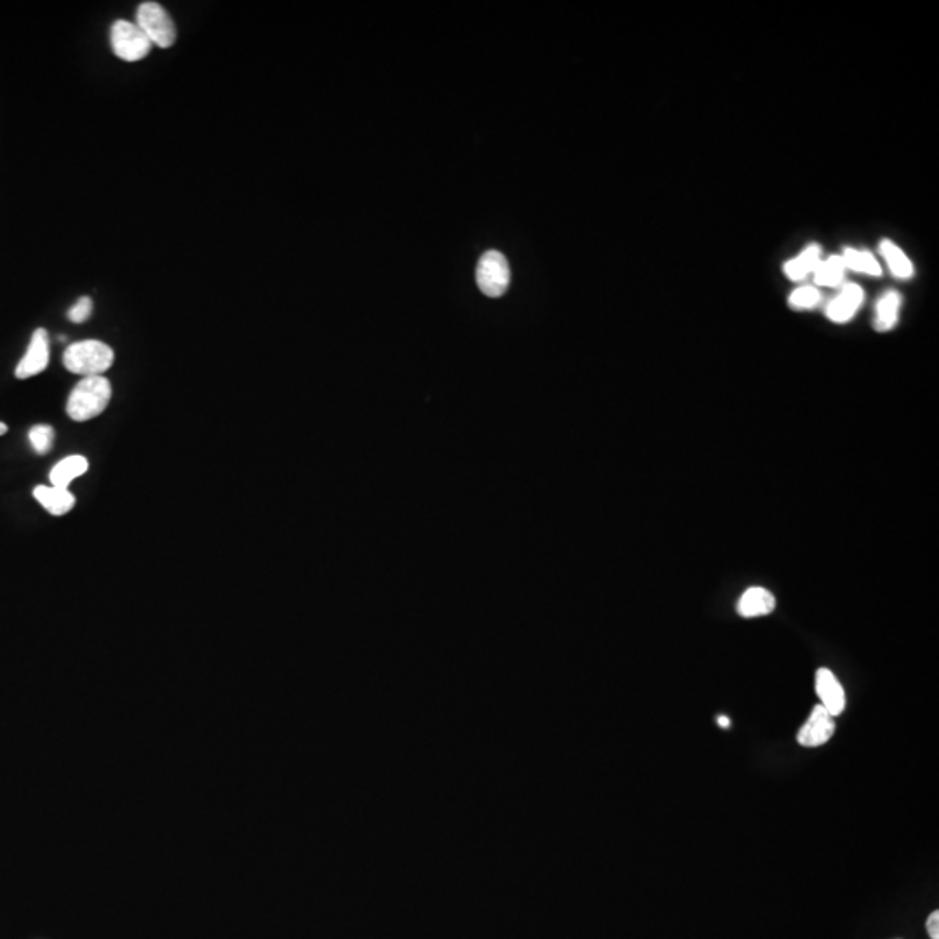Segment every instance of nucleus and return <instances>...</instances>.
Instances as JSON below:
<instances>
[{"label":"nucleus","mask_w":939,"mask_h":939,"mask_svg":"<svg viewBox=\"0 0 939 939\" xmlns=\"http://www.w3.org/2000/svg\"><path fill=\"white\" fill-rule=\"evenodd\" d=\"M477 284L489 298H500L510 286V267L503 254L487 251L477 265Z\"/></svg>","instance_id":"5"},{"label":"nucleus","mask_w":939,"mask_h":939,"mask_svg":"<svg viewBox=\"0 0 939 939\" xmlns=\"http://www.w3.org/2000/svg\"><path fill=\"white\" fill-rule=\"evenodd\" d=\"M719 726H720V727H729V719H726V717H720V719H719Z\"/></svg>","instance_id":"22"},{"label":"nucleus","mask_w":939,"mask_h":939,"mask_svg":"<svg viewBox=\"0 0 939 939\" xmlns=\"http://www.w3.org/2000/svg\"><path fill=\"white\" fill-rule=\"evenodd\" d=\"M840 256L846 263L847 272L853 270L856 274L868 275V277H880L882 275V265L875 258V254L870 253V251L846 247Z\"/></svg>","instance_id":"17"},{"label":"nucleus","mask_w":939,"mask_h":939,"mask_svg":"<svg viewBox=\"0 0 939 939\" xmlns=\"http://www.w3.org/2000/svg\"><path fill=\"white\" fill-rule=\"evenodd\" d=\"M847 267L842 256L835 254L826 260H821L820 265L814 272V286L818 287H842L846 284Z\"/></svg>","instance_id":"15"},{"label":"nucleus","mask_w":939,"mask_h":939,"mask_svg":"<svg viewBox=\"0 0 939 939\" xmlns=\"http://www.w3.org/2000/svg\"><path fill=\"white\" fill-rule=\"evenodd\" d=\"M774 607H776V599H774L773 593L766 590V588L753 587L748 588L741 595L740 602H738V613L743 618H760V616L773 613Z\"/></svg>","instance_id":"10"},{"label":"nucleus","mask_w":939,"mask_h":939,"mask_svg":"<svg viewBox=\"0 0 939 939\" xmlns=\"http://www.w3.org/2000/svg\"><path fill=\"white\" fill-rule=\"evenodd\" d=\"M901 303H903V298L898 291H886L880 296L875 305V319H873L875 331L879 333L893 331L900 320Z\"/></svg>","instance_id":"11"},{"label":"nucleus","mask_w":939,"mask_h":939,"mask_svg":"<svg viewBox=\"0 0 939 939\" xmlns=\"http://www.w3.org/2000/svg\"><path fill=\"white\" fill-rule=\"evenodd\" d=\"M112 399V385L105 376H89L75 385L67 402V414L74 421H89L100 416Z\"/></svg>","instance_id":"1"},{"label":"nucleus","mask_w":939,"mask_h":939,"mask_svg":"<svg viewBox=\"0 0 939 939\" xmlns=\"http://www.w3.org/2000/svg\"><path fill=\"white\" fill-rule=\"evenodd\" d=\"M63 364L70 373L84 378L103 376L114 364V350L103 341H79L65 350Z\"/></svg>","instance_id":"2"},{"label":"nucleus","mask_w":939,"mask_h":939,"mask_svg":"<svg viewBox=\"0 0 939 939\" xmlns=\"http://www.w3.org/2000/svg\"><path fill=\"white\" fill-rule=\"evenodd\" d=\"M49 355H51L49 336H47L46 329L39 327L32 334V340H30L27 352L20 360V364L16 366V373H14L16 378L18 380H28V378L42 373L49 366Z\"/></svg>","instance_id":"6"},{"label":"nucleus","mask_w":939,"mask_h":939,"mask_svg":"<svg viewBox=\"0 0 939 939\" xmlns=\"http://www.w3.org/2000/svg\"><path fill=\"white\" fill-rule=\"evenodd\" d=\"M865 301V291L858 284H844L833 300L826 305V317L835 324H847L854 319Z\"/></svg>","instance_id":"7"},{"label":"nucleus","mask_w":939,"mask_h":939,"mask_svg":"<svg viewBox=\"0 0 939 939\" xmlns=\"http://www.w3.org/2000/svg\"><path fill=\"white\" fill-rule=\"evenodd\" d=\"M821 303V291L816 286H800L790 294L788 298V305L793 310H799V312H806V310H814Z\"/></svg>","instance_id":"18"},{"label":"nucleus","mask_w":939,"mask_h":939,"mask_svg":"<svg viewBox=\"0 0 939 939\" xmlns=\"http://www.w3.org/2000/svg\"><path fill=\"white\" fill-rule=\"evenodd\" d=\"M816 693L820 696L821 706L826 712L837 717L846 708V693L840 686L839 680L828 668H820L816 672Z\"/></svg>","instance_id":"9"},{"label":"nucleus","mask_w":939,"mask_h":939,"mask_svg":"<svg viewBox=\"0 0 939 939\" xmlns=\"http://www.w3.org/2000/svg\"><path fill=\"white\" fill-rule=\"evenodd\" d=\"M4 433H7V425L6 423H0V435H4Z\"/></svg>","instance_id":"23"},{"label":"nucleus","mask_w":939,"mask_h":939,"mask_svg":"<svg viewBox=\"0 0 939 939\" xmlns=\"http://www.w3.org/2000/svg\"><path fill=\"white\" fill-rule=\"evenodd\" d=\"M110 44L115 56L127 63H136L147 58L154 47L145 32L136 25V21L127 20H117L112 25Z\"/></svg>","instance_id":"4"},{"label":"nucleus","mask_w":939,"mask_h":939,"mask_svg":"<svg viewBox=\"0 0 939 939\" xmlns=\"http://www.w3.org/2000/svg\"><path fill=\"white\" fill-rule=\"evenodd\" d=\"M136 25L145 32L150 42L160 49L174 46L178 30L171 14L159 2H141L136 11Z\"/></svg>","instance_id":"3"},{"label":"nucleus","mask_w":939,"mask_h":939,"mask_svg":"<svg viewBox=\"0 0 939 939\" xmlns=\"http://www.w3.org/2000/svg\"><path fill=\"white\" fill-rule=\"evenodd\" d=\"M30 444L35 449V453L46 454L53 449L54 430L49 425H37L28 432Z\"/></svg>","instance_id":"19"},{"label":"nucleus","mask_w":939,"mask_h":939,"mask_svg":"<svg viewBox=\"0 0 939 939\" xmlns=\"http://www.w3.org/2000/svg\"><path fill=\"white\" fill-rule=\"evenodd\" d=\"M91 313H93V300L89 296H82L70 307L67 317L74 324H82L91 317Z\"/></svg>","instance_id":"20"},{"label":"nucleus","mask_w":939,"mask_h":939,"mask_svg":"<svg viewBox=\"0 0 939 939\" xmlns=\"http://www.w3.org/2000/svg\"><path fill=\"white\" fill-rule=\"evenodd\" d=\"M87 468H89V463H87L84 456H79V454L68 456L65 460H61L60 463H56L51 473H49L51 486L68 489V486H70L77 477L87 472Z\"/></svg>","instance_id":"16"},{"label":"nucleus","mask_w":939,"mask_h":939,"mask_svg":"<svg viewBox=\"0 0 939 939\" xmlns=\"http://www.w3.org/2000/svg\"><path fill=\"white\" fill-rule=\"evenodd\" d=\"M35 500L51 515H67L75 505V496L68 489L54 486L35 487Z\"/></svg>","instance_id":"14"},{"label":"nucleus","mask_w":939,"mask_h":939,"mask_svg":"<svg viewBox=\"0 0 939 939\" xmlns=\"http://www.w3.org/2000/svg\"><path fill=\"white\" fill-rule=\"evenodd\" d=\"M835 727H837L835 726V717L826 712L823 706H814L811 717L807 719L804 726L800 727L797 740H799L800 745L806 746V748L825 745L826 741H830L833 733H835Z\"/></svg>","instance_id":"8"},{"label":"nucleus","mask_w":939,"mask_h":939,"mask_svg":"<svg viewBox=\"0 0 939 939\" xmlns=\"http://www.w3.org/2000/svg\"><path fill=\"white\" fill-rule=\"evenodd\" d=\"M879 251L894 279H912L913 274H915L913 263L896 242L889 239L880 240Z\"/></svg>","instance_id":"13"},{"label":"nucleus","mask_w":939,"mask_h":939,"mask_svg":"<svg viewBox=\"0 0 939 939\" xmlns=\"http://www.w3.org/2000/svg\"><path fill=\"white\" fill-rule=\"evenodd\" d=\"M927 933H929V938L939 939V912L931 913L929 919H927Z\"/></svg>","instance_id":"21"},{"label":"nucleus","mask_w":939,"mask_h":939,"mask_svg":"<svg viewBox=\"0 0 939 939\" xmlns=\"http://www.w3.org/2000/svg\"><path fill=\"white\" fill-rule=\"evenodd\" d=\"M820 263L821 247L818 244H811L806 249H802L795 258L786 261L783 272L792 282H802L816 272Z\"/></svg>","instance_id":"12"}]
</instances>
